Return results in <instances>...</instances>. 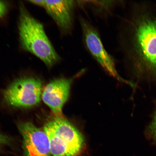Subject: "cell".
<instances>
[{"instance_id": "cell-1", "label": "cell", "mask_w": 156, "mask_h": 156, "mask_svg": "<svg viewBox=\"0 0 156 156\" xmlns=\"http://www.w3.org/2000/svg\"><path fill=\"white\" fill-rule=\"evenodd\" d=\"M124 67L137 81L156 82V4L132 2L117 33Z\"/></svg>"}, {"instance_id": "cell-2", "label": "cell", "mask_w": 156, "mask_h": 156, "mask_svg": "<svg viewBox=\"0 0 156 156\" xmlns=\"http://www.w3.org/2000/svg\"><path fill=\"white\" fill-rule=\"evenodd\" d=\"M19 32L21 44L25 50L34 54L49 67L60 60L40 22L21 6Z\"/></svg>"}, {"instance_id": "cell-3", "label": "cell", "mask_w": 156, "mask_h": 156, "mask_svg": "<svg viewBox=\"0 0 156 156\" xmlns=\"http://www.w3.org/2000/svg\"><path fill=\"white\" fill-rule=\"evenodd\" d=\"M52 156H77L82 151L85 141L81 133L64 117H56L45 125Z\"/></svg>"}, {"instance_id": "cell-4", "label": "cell", "mask_w": 156, "mask_h": 156, "mask_svg": "<svg viewBox=\"0 0 156 156\" xmlns=\"http://www.w3.org/2000/svg\"><path fill=\"white\" fill-rule=\"evenodd\" d=\"M84 45L99 65L111 76L134 87L135 84L121 77L117 71L114 58L105 48L98 30L89 20L82 16L79 17Z\"/></svg>"}, {"instance_id": "cell-5", "label": "cell", "mask_w": 156, "mask_h": 156, "mask_svg": "<svg viewBox=\"0 0 156 156\" xmlns=\"http://www.w3.org/2000/svg\"><path fill=\"white\" fill-rule=\"evenodd\" d=\"M42 84L40 80L33 77L17 79L4 91L8 104L14 107L29 108L40 102Z\"/></svg>"}, {"instance_id": "cell-6", "label": "cell", "mask_w": 156, "mask_h": 156, "mask_svg": "<svg viewBox=\"0 0 156 156\" xmlns=\"http://www.w3.org/2000/svg\"><path fill=\"white\" fill-rule=\"evenodd\" d=\"M81 69L71 78H61L54 80L45 87L42 99L50 107L56 117H63L62 109L69 98L72 84L75 80L85 73Z\"/></svg>"}, {"instance_id": "cell-7", "label": "cell", "mask_w": 156, "mask_h": 156, "mask_svg": "<svg viewBox=\"0 0 156 156\" xmlns=\"http://www.w3.org/2000/svg\"><path fill=\"white\" fill-rule=\"evenodd\" d=\"M18 127L23 138L24 156H52L44 130L29 122L21 123Z\"/></svg>"}, {"instance_id": "cell-8", "label": "cell", "mask_w": 156, "mask_h": 156, "mask_svg": "<svg viewBox=\"0 0 156 156\" xmlns=\"http://www.w3.org/2000/svg\"><path fill=\"white\" fill-rule=\"evenodd\" d=\"M78 4V1L73 0H44L42 7L53 19L62 32L68 35L73 32L74 14Z\"/></svg>"}, {"instance_id": "cell-9", "label": "cell", "mask_w": 156, "mask_h": 156, "mask_svg": "<svg viewBox=\"0 0 156 156\" xmlns=\"http://www.w3.org/2000/svg\"><path fill=\"white\" fill-rule=\"evenodd\" d=\"M84 2L90 6L95 13H110L115 7L118 5L124 4L122 3L116 2L117 1H83Z\"/></svg>"}, {"instance_id": "cell-10", "label": "cell", "mask_w": 156, "mask_h": 156, "mask_svg": "<svg viewBox=\"0 0 156 156\" xmlns=\"http://www.w3.org/2000/svg\"><path fill=\"white\" fill-rule=\"evenodd\" d=\"M149 129L152 138L156 141V112L150 125Z\"/></svg>"}, {"instance_id": "cell-11", "label": "cell", "mask_w": 156, "mask_h": 156, "mask_svg": "<svg viewBox=\"0 0 156 156\" xmlns=\"http://www.w3.org/2000/svg\"><path fill=\"white\" fill-rule=\"evenodd\" d=\"M9 142L8 138L0 133V147L3 145L7 144Z\"/></svg>"}, {"instance_id": "cell-12", "label": "cell", "mask_w": 156, "mask_h": 156, "mask_svg": "<svg viewBox=\"0 0 156 156\" xmlns=\"http://www.w3.org/2000/svg\"><path fill=\"white\" fill-rule=\"evenodd\" d=\"M6 9V6L3 2L0 1V17H2L5 15Z\"/></svg>"}]
</instances>
